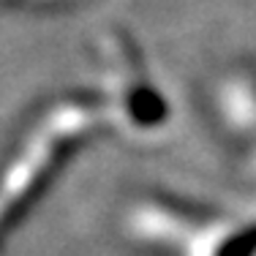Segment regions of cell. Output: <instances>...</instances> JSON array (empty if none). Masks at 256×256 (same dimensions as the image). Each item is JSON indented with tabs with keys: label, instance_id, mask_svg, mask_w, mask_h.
<instances>
[{
	"label": "cell",
	"instance_id": "cell-1",
	"mask_svg": "<svg viewBox=\"0 0 256 256\" xmlns=\"http://www.w3.org/2000/svg\"><path fill=\"white\" fill-rule=\"evenodd\" d=\"M188 256H256V218L202 226L196 221L186 242Z\"/></svg>",
	"mask_w": 256,
	"mask_h": 256
}]
</instances>
